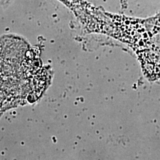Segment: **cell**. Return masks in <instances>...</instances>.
I'll use <instances>...</instances> for the list:
<instances>
[{
    "label": "cell",
    "mask_w": 160,
    "mask_h": 160,
    "mask_svg": "<svg viewBox=\"0 0 160 160\" xmlns=\"http://www.w3.org/2000/svg\"><path fill=\"white\" fill-rule=\"evenodd\" d=\"M12 0H0V3L2 5H6L8 4Z\"/></svg>",
    "instance_id": "6da1fadb"
}]
</instances>
